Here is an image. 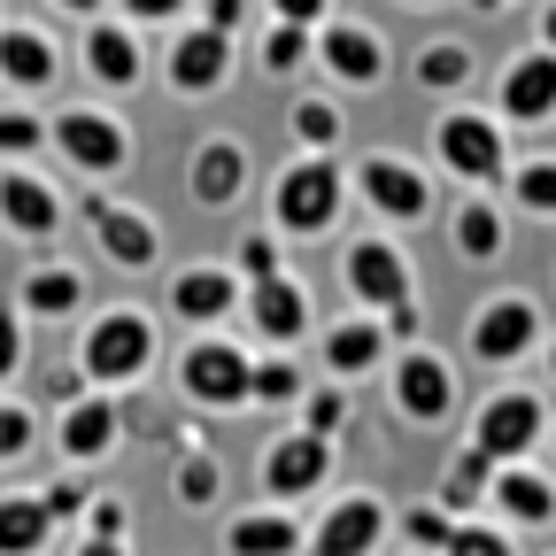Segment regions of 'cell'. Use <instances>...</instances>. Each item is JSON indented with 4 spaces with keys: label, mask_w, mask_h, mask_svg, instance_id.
<instances>
[{
    "label": "cell",
    "mask_w": 556,
    "mask_h": 556,
    "mask_svg": "<svg viewBox=\"0 0 556 556\" xmlns=\"http://www.w3.org/2000/svg\"><path fill=\"white\" fill-rule=\"evenodd\" d=\"M0 78H9L16 93H47V86L62 78L54 39H47V31H31V24H9V16H0Z\"/></svg>",
    "instance_id": "27"
},
{
    "label": "cell",
    "mask_w": 556,
    "mask_h": 556,
    "mask_svg": "<svg viewBox=\"0 0 556 556\" xmlns=\"http://www.w3.org/2000/svg\"><path fill=\"white\" fill-rule=\"evenodd\" d=\"M62 193L39 178V170H0V225H9V232H24V240H47V232H62Z\"/></svg>",
    "instance_id": "26"
},
{
    "label": "cell",
    "mask_w": 556,
    "mask_h": 556,
    "mask_svg": "<svg viewBox=\"0 0 556 556\" xmlns=\"http://www.w3.org/2000/svg\"><path fill=\"white\" fill-rule=\"evenodd\" d=\"M441 556H518V533L510 526H495V518H456V533H448V548Z\"/></svg>",
    "instance_id": "39"
},
{
    "label": "cell",
    "mask_w": 556,
    "mask_h": 556,
    "mask_svg": "<svg viewBox=\"0 0 556 556\" xmlns=\"http://www.w3.org/2000/svg\"><path fill=\"white\" fill-rule=\"evenodd\" d=\"M464 441H471L479 456H495V464L533 456V448L548 441V394H541V387H495V394L464 417Z\"/></svg>",
    "instance_id": "9"
},
{
    "label": "cell",
    "mask_w": 556,
    "mask_h": 556,
    "mask_svg": "<svg viewBox=\"0 0 556 556\" xmlns=\"http://www.w3.org/2000/svg\"><path fill=\"white\" fill-rule=\"evenodd\" d=\"M464 9H479V16H503V9H510V0H464Z\"/></svg>",
    "instance_id": "53"
},
{
    "label": "cell",
    "mask_w": 556,
    "mask_h": 556,
    "mask_svg": "<svg viewBox=\"0 0 556 556\" xmlns=\"http://www.w3.org/2000/svg\"><path fill=\"white\" fill-rule=\"evenodd\" d=\"M294 426H309V433L340 441L348 426H356V394H348V379H309V387H302V402H294Z\"/></svg>",
    "instance_id": "33"
},
{
    "label": "cell",
    "mask_w": 556,
    "mask_h": 556,
    "mask_svg": "<svg viewBox=\"0 0 556 556\" xmlns=\"http://www.w3.org/2000/svg\"><path fill=\"white\" fill-rule=\"evenodd\" d=\"M348 201H364L387 232H409V225L433 217L441 193H433V170L409 163V155H356L348 163Z\"/></svg>",
    "instance_id": "4"
},
{
    "label": "cell",
    "mask_w": 556,
    "mask_h": 556,
    "mask_svg": "<svg viewBox=\"0 0 556 556\" xmlns=\"http://www.w3.org/2000/svg\"><path fill=\"white\" fill-rule=\"evenodd\" d=\"M240 309H248L255 348H302V340L317 332V317H309V287H302L294 270L248 278V287H240Z\"/></svg>",
    "instance_id": "14"
},
{
    "label": "cell",
    "mask_w": 556,
    "mask_h": 556,
    "mask_svg": "<svg viewBox=\"0 0 556 556\" xmlns=\"http://www.w3.org/2000/svg\"><path fill=\"white\" fill-rule=\"evenodd\" d=\"M78 54H86V78L109 86V93H131L139 70H148V54H139V24H124V16H93L86 39H78Z\"/></svg>",
    "instance_id": "25"
},
{
    "label": "cell",
    "mask_w": 556,
    "mask_h": 556,
    "mask_svg": "<svg viewBox=\"0 0 556 556\" xmlns=\"http://www.w3.org/2000/svg\"><path fill=\"white\" fill-rule=\"evenodd\" d=\"M232 62H240L232 31H217V24H186V31L170 39V54H163V86H170L178 101H208V93L232 86Z\"/></svg>",
    "instance_id": "13"
},
{
    "label": "cell",
    "mask_w": 556,
    "mask_h": 556,
    "mask_svg": "<svg viewBox=\"0 0 556 556\" xmlns=\"http://www.w3.org/2000/svg\"><path fill=\"white\" fill-rule=\"evenodd\" d=\"M486 479H495V456H479V448L464 441V448H448V464H441L433 503H448L456 518H479V510H486Z\"/></svg>",
    "instance_id": "29"
},
{
    "label": "cell",
    "mask_w": 556,
    "mask_h": 556,
    "mask_svg": "<svg viewBox=\"0 0 556 556\" xmlns=\"http://www.w3.org/2000/svg\"><path fill=\"white\" fill-rule=\"evenodd\" d=\"M486 518L510 526V533H548L556 526V471L533 464V456L495 464V479H486Z\"/></svg>",
    "instance_id": "15"
},
{
    "label": "cell",
    "mask_w": 556,
    "mask_h": 556,
    "mask_svg": "<svg viewBox=\"0 0 556 556\" xmlns=\"http://www.w3.org/2000/svg\"><path fill=\"white\" fill-rule=\"evenodd\" d=\"M78 217L93 225V240H101V255H109L116 270H148V263L163 255V225L148 217V208L116 201V193H86V201H78Z\"/></svg>",
    "instance_id": "19"
},
{
    "label": "cell",
    "mask_w": 556,
    "mask_h": 556,
    "mask_svg": "<svg viewBox=\"0 0 556 556\" xmlns=\"http://www.w3.org/2000/svg\"><path fill=\"white\" fill-rule=\"evenodd\" d=\"M394 541V510L371 495V486H340L325 495V510L302 533V556H379Z\"/></svg>",
    "instance_id": "10"
},
{
    "label": "cell",
    "mask_w": 556,
    "mask_h": 556,
    "mask_svg": "<svg viewBox=\"0 0 556 556\" xmlns=\"http://www.w3.org/2000/svg\"><path fill=\"white\" fill-rule=\"evenodd\" d=\"M495 193H510L503 208H526V217L556 225V155H510V170H503Z\"/></svg>",
    "instance_id": "31"
},
{
    "label": "cell",
    "mask_w": 556,
    "mask_h": 556,
    "mask_svg": "<svg viewBox=\"0 0 556 556\" xmlns=\"http://www.w3.org/2000/svg\"><path fill=\"white\" fill-rule=\"evenodd\" d=\"M309 387V371L294 364V348H255V371H248V402L263 409H294Z\"/></svg>",
    "instance_id": "32"
},
{
    "label": "cell",
    "mask_w": 556,
    "mask_h": 556,
    "mask_svg": "<svg viewBox=\"0 0 556 556\" xmlns=\"http://www.w3.org/2000/svg\"><path fill=\"white\" fill-rule=\"evenodd\" d=\"M541 332H548L541 302H533L526 287H503V294H486V302L471 309V325H464V356L486 364V371H510V364H526L533 348H541Z\"/></svg>",
    "instance_id": "7"
},
{
    "label": "cell",
    "mask_w": 556,
    "mask_h": 556,
    "mask_svg": "<svg viewBox=\"0 0 556 556\" xmlns=\"http://www.w3.org/2000/svg\"><path fill=\"white\" fill-rule=\"evenodd\" d=\"M409 9H433V0H409Z\"/></svg>",
    "instance_id": "55"
},
{
    "label": "cell",
    "mask_w": 556,
    "mask_h": 556,
    "mask_svg": "<svg viewBox=\"0 0 556 556\" xmlns=\"http://www.w3.org/2000/svg\"><path fill=\"white\" fill-rule=\"evenodd\" d=\"M31 441H39V417L24 402H0V464H24Z\"/></svg>",
    "instance_id": "43"
},
{
    "label": "cell",
    "mask_w": 556,
    "mask_h": 556,
    "mask_svg": "<svg viewBox=\"0 0 556 556\" xmlns=\"http://www.w3.org/2000/svg\"><path fill=\"white\" fill-rule=\"evenodd\" d=\"M255 62H263V78H302V70H309V24L270 16L255 31Z\"/></svg>",
    "instance_id": "37"
},
{
    "label": "cell",
    "mask_w": 556,
    "mask_h": 556,
    "mask_svg": "<svg viewBox=\"0 0 556 556\" xmlns=\"http://www.w3.org/2000/svg\"><path fill=\"white\" fill-rule=\"evenodd\" d=\"M332 464H340V448L325 441V433H309V426H287V433H270L263 441V456H255V495H270V503H317L325 486H332Z\"/></svg>",
    "instance_id": "8"
},
{
    "label": "cell",
    "mask_w": 556,
    "mask_h": 556,
    "mask_svg": "<svg viewBox=\"0 0 556 556\" xmlns=\"http://www.w3.org/2000/svg\"><path fill=\"white\" fill-rule=\"evenodd\" d=\"M0 16H9V9H0Z\"/></svg>",
    "instance_id": "56"
},
{
    "label": "cell",
    "mask_w": 556,
    "mask_h": 556,
    "mask_svg": "<svg viewBox=\"0 0 556 556\" xmlns=\"http://www.w3.org/2000/svg\"><path fill=\"white\" fill-rule=\"evenodd\" d=\"M39 148H47V116L0 109V163H24V155H39Z\"/></svg>",
    "instance_id": "41"
},
{
    "label": "cell",
    "mask_w": 556,
    "mask_h": 556,
    "mask_svg": "<svg viewBox=\"0 0 556 556\" xmlns=\"http://www.w3.org/2000/svg\"><path fill=\"white\" fill-rule=\"evenodd\" d=\"M541 364H548V387H556V332H541Z\"/></svg>",
    "instance_id": "52"
},
{
    "label": "cell",
    "mask_w": 556,
    "mask_h": 556,
    "mask_svg": "<svg viewBox=\"0 0 556 556\" xmlns=\"http://www.w3.org/2000/svg\"><path fill=\"white\" fill-rule=\"evenodd\" d=\"M309 340H317V356H325V379H364V371H379V364L394 356V332H387V317H379V309L325 317Z\"/></svg>",
    "instance_id": "20"
},
{
    "label": "cell",
    "mask_w": 556,
    "mask_h": 556,
    "mask_svg": "<svg viewBox=\"0 0 556 556\" xmlns=\"http://www.w3.org/2000/svg\"><path fill=\"white\" fill-rule=\"evenodd\" d=\"M340 278H348V294H356V309L417 302V270H409V255H402V240H394V232H364V240H348Z\"/></svg>",
    "instance_id": "12"
},
{
    "label": "cell",
    "mask_w": 556,
    "mask_h": 556,
    "mask_svg": "<svg viewBox=\"0 0 556 556\" xmlns=\"http://www.w3.org/2000/svg\"><path fill=\"white\" fill-rule=\"evenodd\" d=\"M510 240V208L495 201V186H464V201H448V248L464 263H503Z\"/></svg>",
    "instance_id": "24"
},
{
    "label": "cell",
    "mask_w": 556,
    "mask_h": 556,
    "mask_svg": "<svg viewBox=\"0 0 556 556\" xmlns=\"http://www.w3.org/2000/svg\"><path fill=\"white\" fill-rule=\"evenodd\" d=\"M70 556H131V541H109V533H78Z\"/></svg>",
    "instance_id": "49"
},
{
    "label": "cell",
    "mask_w": 556,
    "mask_h": 556,
    "mask_svg": "<svg viewBox=\"0 0 556 556\" xmlns=\"http://www.w3.org/2000/svg\"><path fill=\"white\" fill-rule=\"evenodd\" d=\"M348 217V170L340 155H294L270 178V232L278 240H325Z\"/></svg>",
    "instance_id": "1"
},
{
    "label": "cell",
    "mask_w": 556,
    "mask_h": 556,
    "mask_svg": "<svg viewBox=\"0 0 556 556\" xmlns=\"http://www.w3.org/2000/svg\"><path fill=\"white\" fill-rule=\"evenodd\" d=\"M248 16H255V0H201V24H217V31H248Z\"/></svg>",
    "instance_id": "47"
},
{
    "label": "cell",
    "mask_w": 556,
    "mask_h": 556,
    "mask_svg": "<svg viewBox=\"0 0 556 556\" xmlns=\"http://www.w3.org/2000/svg\"><path fill=\"white\" fill-rule=\"evenodd\" d=\"M54 541V518L39 495H0V556H39Z\"/></svg>",
    "instance_id": "34"
},
{
    "label": "cell",
    "mask_w": 556,
    "mask_h": 556,
    "mask_svg": "<svg viewBox=\"0 0 556 556\" xmlns=\"http://www.w3.org/2000/svg\"><path fill=\"white\" fill-rule=\"evenodd\" d=\"M170 495H178V510H217V503H225V464L208 456V448H178Z\"/></svg>",
    "instance_id": "35"
},
{
    "label": "cell",
    "mask_w": 556,
    "mask_h": 556,
    "mask_svg": "<svg viewBox=\"0 0 556 556\" xmlns=\"http://www.w3.org/2000/svg\"><path fill=\"white\" fill-rule=\"evenodd\" d=\"M255 178V155H248V139L240 131H201L193 139V155H186V193L201 208H232Z\"/></svg>",
    "instance_id": "21"
},
{
    "label": "cell",
    "mask_w": 556,
    "mask_h": 556,
    "mask_svg": "<svg viewBox=\"0 0 556 556\" xmlns=\"http://www.w3.org/2000/svg\"><path fill=\"white\" fill-rule=\"evenodd\" d=\"M471 70H479V54L464 47V39H426V47H417L409 54V86H426V93H464L471 86Z\"/></svg>",
    "instance_id": "30"
},
{
    "label": "cell",
    "mask_w": 556,
    "mask_h": 556,
    "mask_svg": "<svg viewBox=\"0 0 556 556\" xmlns=\"http://www.w3.org/2000/svg\"><path fill=\"white\" fill-rule=\"evenodd\" d=\"M495 116L503 124H548L556 116V47H526L495 70Z\"/></svg>",
    "instance_id": "22"
},
{
    "label": "cell",
    "mask_w": 556,
    "mask_h": 556,
    "mask_svg": "<svg viewBox=\"0 0 556 556\" xmlns=\"http://www.w3.org/2000/svg\"><path fill=\"white\" fill-rule=\"evenodd\" d=\"M541 448H548V456H556V409H548V441H541Z\"/></svg>",
    "instance_id": "54"
},
{
    "label": "cell",
    "mask_w": 556,
    "mask_h": 556,
    "mask_svg": "<svg viewBox=\"0 0 556 556\" xmlns=\"http://www.w3.org/2000/svg\"><path fill=\"white\" fill-rule=\"evenodd\" d=\"M148 364H155V317L131 309V302L101 309L78 332V379L86 387H131V379H148Z\"/></svg>",
    "instance_id": "3"
},
{
    "label": "cell",
    "mask_w": 556,
    "mask_h": 556,
    "mask_svg": "<svg viewBox=\"0 0 556 556\" xmlns=\"http://www.w3.org/2000/svg\"><path fill=\"white\" fill-rule=\"evenodd\" d=\"M16 309L39 317V325L78 317V309H86V270H78V263H31L24 287H16Z\"/></svg>",
    "instance_id": "28"
},
{
    "label": "cell",
    "mask_w": 556,
    "mask_h": 556,
    "mask_svg": "<svg viewBox=\"0 0 556 556\" xmlns=\"http://www.w3.org/2000/svg\"><path fill=\"white\" fill-rule=\"evenodd\" d=\"M39 503H47V518H54V526H78V518H86V503H93V486L78 479V464H70V471H54V479L39 486Z\"/></svg>",
    "instance_id": "40"
},
{
    "label": "cell",
    "mask_w": 556,
    "mask_h": 556,
    "mask_svg": "<svg viewBox=\"0 0 556 556\" xmlns=\"http://www.w3.org/2000/svg\"><path fill=\"white\" fill-rule=\"evenodd\" d=\"M309 62L325 70L332 86H348V93H371V86H387V31L379 24H364V16H325L317 31H309Z\"/></svg>",
    "instance_id": "11"
},
{
    "label": "cell",
    "mask_w": 556,
    "mask_h": 556,
    "mask_svg": "<svg viewBox=\"0 0 556 556\" xmlns=\"http://www.w3.org/2000/svg\"><path fill=\"white\" fill-rule=\"evenodd\" d=\"M116 441H124V402H116V387H78L62 402V417H54V448H62V464H101V456H116Z\"/></svg>",
    "instance_id": "17"
},
{
    "label": "cell",
    "mask_w": 556,
    "mask_h": 556,
    "mask_svg": "<svg viewBox=\"0 0 556 556\" xmlns=\"http://www.w3.org/2000/svg\"><path fill=\"white\" fill-rule=\"evenodd\" d=\"M448 533H456V510H448V503H409V510H394V541H402L409 556H441Z\"/></svg>",
    "instance_id": "38"
},
{
    "label": "cell",
    "mask_w": 556,
    "mask_h": 556,
    "mask_svg": "<svg viewBox=\"0 0 556 556\" xmlns=\"http://www.w3.org/2000/svg\"><path fill=\"white\" fill-rule=\"evenodd\" d=\"M287 131H294V148H302V155H332L340 139H348V116H340V101L302 93V101L287 109Z\"/></svg>",
    "instance_id": "36"
},
{
    "label": "cell",
    "mask_w": 556,
    "mask_h": 556,
    "mask_svg": "<svg viewBox=\"0 0 556 556\" xmlns=\"http://www.w3.org/2000/svg\"><path fill=\"white\" fill-rule=\"evenodd\" d=\"M116 9H124V24H139V31H148V24H170V16H186L193 0H116Z\"/></svg>",
    "instance_id": "46"
},
{
    "label": "cell",
    "mask_w": 556,
    "mask_h": 556,
    "mask_svg": "<svg viewBox=\"0 0 556 556\" xmlns=\"http://www.w3.org/2000/svg\"><path fill=\"white\" fill-rule=\"evenodd\" d=\"M402 556H409V548H402Z\"/></svg>",
    "instance_id": "58"
},
{
    "label": "cell",
    "mask_w": 556,
    "mask_h": 556,
    "mask_svg": "<svg viewBox=\"0 0 556 556\" xmlns=\"http://www.w3.org/2000/svg\"><path fill=\"white\" fill-rule=\"evenodd\" d=\"M248 371H255V348H240V340H225V332H208V325L178 348V394H186L193 409H208V417L255 409V402H248Z\"/></svg>",
    "instance_id": "5"
},
{
    "label": "cell",
    "mask_w": 556,
    "mask_h": 556,
    "mask_svg": "<svg viewBox=\"0 0 556 556\" xmlns=\"http://www.w3.org/2000/svg\"><path fill=\"white\" fill-rule=\"evenodd\" d=\"M533 47H556V0H541V16H533Z\"/></svg>",
    "instance_id": "50"
},
{
    "label": "cell",
    "mask_w": 556,
    "mask_h": 556,
    "mask_svg": "<svg viewBox=\"0 0 556 556\" xmlns=\"http://www.w3.org/2000/svg\"><path fill=\"white\" fill-rule=\"evenodd\" d=\"M240 278H270V270H287V240L278 232H240V248L225 255Z\"/></svg>",
    "instance_id": "42"
},
{
    "label": "cell",
    "mask_w": 556,
    "mask_h": 556,
    "mask_svg": "<svg viewBox=\"0 0 556 556\" xmlns=\"http://www.w3.org/2000/svg\"><path fill=\"white\" fill-rule=\"evenodd\" d=\"M433 163L456 178V186H503L510 170V124L495 109H441L433 124Z\"/></svg>",
    "instance_id": "6"
},
{
    "label": "cell",
    "mask_w": 556,
    "mask_h": 556,
    "mask_svg": "<svg viewBox=\"0 0 556 556\" xmlns=\"http://www.w3.org/2000/svg\"><path fill=\"white\" fill-rule=\"evenodd\" d=\"M387 402H394L402 426L441 433V426H456V409H464V379H456V364L441 356V348L402 340L394 356H387Z\"/></svg>",
    "instance_id": "2"
},
{
    "label": "cell",
    "mask_w": 556,
    "mask_h": 556,
    "mask_svg": "<svg viewBox=\"0 0 556 556\" xmlns=\"http://www.w3.org/2000/svg\"><path fill=\"white\" fill-rule=\"evenodd\" d=\"M548 278H556V270H548Z\"/></svg>",
    "instance_id": "57"
},
{
    "label": "cell",
    "mask_w": 556,
    "mask_h": 556,
    "mask_svg": "<svg viewBox=\"0 0 556 556\" xmlns=\"http://www.w3.org/2000/svg\"><path fill=\"white\" fill-rule=\"evenodd\" d=\"M16 371H24V309L0 302V379H16Z\"/></svg>",
    "instance_id": "45"
},
{
    "label": "cell",
    "mask_w": 556,
    "mask_h": 556,
    "mask_svg": "<svg viewBox=\"0 0 556 556\" xmlns=\"http://www.w3.org/2000/svg\"><path fill=\"white\" fill-rule=\"evenodd\" d=\"M47 148H62V163H78L86 178H116L131 163V131L109 109H62L47 124Z\"/></svg>",
    "instance_id": "16"
},
{
    "label": "cell",
    "mask_w": 556,
    "mask_h": 556,
    "mask_svg": "<svg viewBox=\"0 0 556 556\" xmlns=\"http://www.w3.org/2000/svg\"><path fill=\"white\" fill-rule=\"evenodd\" d=\"M302 533H309V518H302L294 503L255 495L248 510H232V518H225L217 548H225V556H302Z\"/></svg>",
    "instance_id": "23"
},
{
    "label": "cell",
    "mask_w": 556,
    "mask_h": 556,
    "mask_svg": "<svg viewBox=\"0 0 556 556\" xmlns=\"http://www.w3.org/2000/svg\"><path fill=\"white\" fill-rule=\"evenodd\" d=\"M240 287H248V278L225 263V255H201V263H178L170 270V287H163V309L178 317V325H225L232 309H240Z\"/></svg>",
    "instance_id": "18"
},
{
    "label": "cell",
    "mask_w": 556,
    "mask_h": 556,
    "mask_svg": "<svg viewBox=\"0 0 556 556\" xmlns=\"http://www.w3.org/2000/svg\"><path fill=\"white\" fill-rule=\"evenodd\" d=\"M78 526H86V533H109V541H131V510H124V495H93Z\"/></svg>",
    "instance_id": "44"
},
{
    "label": "cell",
    "mask_w": 556,
    "mask_h": 556,
    "mask_svg": "<svg viewBox=\"0 0 556 556\" xmlns=\"http://www.w3.org/2000/svg\"><path fill=\"white\" fill-rule=\"evenodd\" d=\"M263 9H270V16H287V24H309V31H317V24L332 16V0H263Z\"/></svg>",
    "instance_id": "48"
},
{
    "label": "cell",
    "mask_w": 556,
    "mask_h": 556,
    "mask_svg": "<svg viewBox=\"0 0 556 556\" xmlns=\"http://www.w3.org/2000/svg\"><path fill=\"white\" fill-rule=\"evenodd\" d=\"M62 16H101V0H54Z\"/></svg>",
    "instance_id": "51"
}]
</instances>
